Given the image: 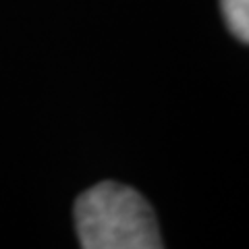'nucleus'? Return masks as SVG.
<instances>
[{"mask_svg":"<svg viewBox=\"0 0 249 249\" xmlns=\"http://www.w3.org/2000/svg\"><path fill=\"white\" fill-rule=\"evenodd\" d=\"M75 227L85 249H160V231L147 199L127 185L104 181L75 201Z\"/></svg>","mask_w":249,"mask_h":249,"instance_id":"1","label":"nucleus"},{"mask_svg":"<svg viewBox=\"0 0 249 249\" xmlns=\"http://www.w3.org/2000/svg\"><path fill=\"white\" fill-rule=\"evenodd\" d=\"M220 11L231 34L249 44V0H220Z\"/></svg>","mask_w":249,"mask_h":249,"instance_id":"2","label":"nucleus"}]
</instances>
